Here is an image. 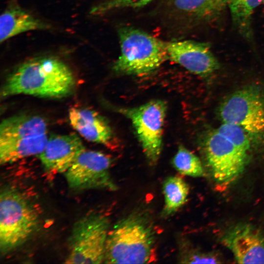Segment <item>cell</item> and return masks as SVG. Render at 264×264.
<instances>
[{
	"label": "cell",
	"instance_id": "8",
	"mask_svg": "<svg viewBox=\"0 0 264 264\" xmlns=\"http://www.w3.org/2000/svg\"><path fill=\"white\" fill-rule=\"evenodd\" d=\"M111 163L109 155L85 149L65 173L68 187L75 191L117 190L110 174Z\"/></svg>",
	"mask_w": 264,
	"mask_h": 264
},
{
	"label": "cell",
	"instance_id": "3",
	"mask_svg": "<svg viewBox=\"0 0 264 264\" xmlns=\"http://www.w3.org/2000/svg\"><path fill=\"white\" fill-rule=\"evenodd\" d=\"M39 215L30 199L11 186L0 193V252L4 255L15 250L35 232Z\"/></svg>",
	"mask_w": 264,
	"mask_h": 264
},
{
	"label": "cell",
	"instance_id": "19",
	"mask_svg": "<svg viewBox=\"0 0 264 264\" xmlns=\"http://www.w3.org/2000/svg\"><path fill=\"white\" fill-rule=\"evenodd\" d=\"M264 0H227L233 22L244 35H250V22L254 10Z\"/></svg>",
	"mask_w": 264,
	"mask_h": 264
},
{
	"label": "cell",
	"instance_id": "23",
	"mask_svg": "<svg viewBox=\"0 0 264 264\" xmlns=\"http://www.w3.org/2000/svg\"><path fill=\"white\" fill-rule=\"evenodd\" d=\"M186 263H218L217 259L204 254L193 253L186 255L182 259Z\"/></svg>",
	"mask_w": 264,
	"mask_h": 264
},
{
	"label": "cell",
	"instance_id": "25",
	"mask_svg": "<svg viewBox=\"0 0 264 264\" xmlns=\"http://www.w3.org/2000/svg\"></svg>",
	"mask_w": 264,
	"mask_h": 264
},
{
	"label": "cell",
	"instance_id": "13",
	"mask_svg": "<svg viewBox=\"0 0 264 264\" xmlns=\"http://www.w3.org/2000/svg\"><path fill=\"white\" fill-rule=\"evenodd\" d=\"M169 14L183 25L207 21L218 14L225 0H164Z\"/></svg>",
	"mask_w": 264,
	"mask_h": 264
},
{
	"label": "cell",
	"instance_id": "4",
	"mask_svg": "<svg viewBox=\"0 0 264 264\" xmlns=\"http://www.w3.org/2000/svg\"><path fill=\"white\" fill-rule=\"evenodd\" d=\"M120 53L113 65L120 74L144 75L158 68L167 59L166 42L129 26L118 30Z\"/></svg>",
	"mask_w": 264,
	"mask_h": 264
},
{
	"label": "cell",
	"instance_id": "2",
	"mask_svg": "<svg viewBox=\"0 0 264 264\" xmlns=\"http://www.w3.org/2000/svg\"><path fill=\"white\" fill-rule=\"evenodd\" d=\"M156 237L153 223L145 213H132L109 231L104 263H152L156 260Z\"/></svg>",
	"mask_w": 264,
	"mask_h": 264
},
{
	"label": "cell",
	"instance_id": "22",
	"mask_svg": "<svg viewBox=\"0 0 264 264\" xmlns=\"http://www.w3.org/2000/svg\"><path fill=\"white\" fill-rule=\"evenodd\" d=\"M153 0H108L94 6L90 14L100 15L110 11L126 8H137L143 7Z\"/></svg>",
	"mask_w": 264,
	"mask_h": 264
},
{
	"label": "cell",
	"instance_id": "21",
	"mask_svg": "<svg viewBox=\"0 0 264 264\" xmlns=\"http://www.w3.org/2000/svg\"><path fill=\"white\" fill-rule=\"evenodd\" d=\"M216 130L243 152L247 153L250 149L252 140L245 131L239 126L223 122Z\"/></svg>",
	"mask_w": 264,
	"mask_h": 264
},
{
	"label": "cell",
	"instance_id": "5",
	"mask_svg": "<svg viewBox=\"0 0 264 264\" xmlns=\"http://www.w3.org/2000/svg\"><path fill=\"white\" fill-rule=\"evenodd\" d=\"M109 221L105 216L90 213L76 221L67 241L66 264L104 263Z\"/></svg>",
	"mask_w": 264,
	"mask_h": 264
},
{
	"label": "cell",
	"instance_id": "14",
	"mask_svg": "<svg viewBox=\"0 0 264 264\" xmlns=\"http://www.w3.org/2000/svg\"><path fill=\"white\" fill-rule=\"evenodd\" d=\"M71 126L89 141L108 145L112 138L111 129L97 111L87 108H71L68 112Z\"/></svg>",
	"mask_w": 264,
	"mask_h": 264
},
{
	"label": "cell",
	"instance_id": "10",
	"mask_svg": "<svg viewBox=\"0 0 264 264\" xmlns=\"http://www.w3.org/2000/svg\"><path fill=\"white\" fill-rule=\"evenodd\" d=\"M168 59L202 77L219 68L218 60L207 43L193 40L166 42Z\"/></svg>",
	"mask_w": 264,
	"mask_h": 264
},
{
	"label": "cell",
	"instance_id": "9",
	"mask_svg": "<svg viewBox=\"0 0 264 264\" xmlns=\"http://www.w3.org/2000/svg\"><path fill=\"white\" fill-rule=\"evenodd\" d=\"M204 147L208 163L217 181L230 183L242 173L247 153L238 148L217 130L207 135Z\"/></svg>",
	"mask_w": 264,
	"mask_h": 264
},
{
	"label": "cell",
	"instance_id": "12",
	"mask_svg": "<svg viewBox=\"0 0 264 264\" xmlns=\"http://www.w3.org/2000/svg\"><path fill=\"white\" fill-rule=\"evenodd\" d=\"M85 149L81 139L75 133L54 135L48 137L39 158L47 171L65 173Z\"/></svg>",
	"mask_w": 264,
	"mask_h": 264
},
{
	"label": "cell",
	"instance_id": "1",
	"mask_svg": "<svg viewBox=\"0 0 264 264\" xmlns=\"http://www.w3.org/2000/svg\"><path fill=\"white\" fill-rule=\"evenodd\" d=\"M75 85L74 75L63 62L54 57L31 59L8 75L0 91L5 98L26 94L58 98L69 95Z\"/></svg>",
	"mask_w": 264,
	"mask_h": 264
},
{
	"label": "cell",
	"instance_id": "18",
	"mask_svg": "<svg viewBox=\"0 0 264 264\" xmlns=\"http://www.w3.org/2000/svg\"><path fill=\"white\" fill-rule=\"evenodd\" d=\"M163 193L164 197L163 214L172 215L187 201L189 192L187 183L180 177L171 176L164 181Z\"/></svg>",
	"mask_w": 264,
	"mask_h": 264
},
{
	"label": "cell",
	"instance_id": "17",
	"mask_svg": "<svg viewBox=\"0 0 264 264\" xmlns=\"http://www.w3.org/2000/svg\"><path fill=\"white\" fill-rule=\"evenodd\" d=\"M47 134L26 138L0 140L1 164L12 163L20 159L39 155L44 150Z\"/></svg>",
	"mask_w": 264,
	"mask_h": 264
},
{
	"label": "cell",
	"instance_id": "7",
	"mask_svg": "<svg viewBox=\"0 0 264 264\" xmlns=\"http://www.w3.org/2000/svg\"><path fill=\"white\" fill-rule=\"evenodd\" d=\"M167 108L164 101L153 100L136 107L116 108L131 121L144 153L152 165L157 162L162 151Z\"/></svg>",
	"mask_w": 264,
	"mask_h": 264
},
{
	"label": "cell",
	"instance_id": "15",
	"mask_svg": "<svg viewBox=\"0 0 264 264\" xmlns=\"http://www.w3.org/2000/svg\"><path fill=\"white\" fill-rule=\"evenodd\" d=\"M49 26L18 6H11L0 17V41L4 42L27 31L44 30Z\"/></svg>",
	"mask_w": 264,
	"mask_h": 264
},
{
	"label": "cell",
	"instance_id": "11",
	"mask_svg": "<svg viewBox=\"0 0 264 264\" xmlns=\"http://www.w3.org/2000/svg\"><path fill=\"white\" fill-rule=\"evenodd\" d=\"M223 242L240 264H264V236L247 224L235 226L223 237Z\"/></svg>",
	"mask_w": 264,
	"mask_h": 264
},
{
	"label": "cell",
	"instance_id": "20",
	"mask_svg": "<svg viewBox=\"0 0 264 264\" xmlns=\"http://www.w3.org/2000/svg\"><path fill=\"white\" fill-rule=\"evenodd\" d=\"M173 165L180 174L192 177H201L204 169L199 158L185 147L180 146L172 160Z\"/></svg>",
	"mask_w": 264,
	"mask_h": 264
},
{
	"label": "cell",
	"instance_id": "16",
	"mask_svg": "<svg viewBox=\"0 0 264 264\" xmlns=\"http://www.w3.org/2000/svg\"><path fill=\"white\" fill-rule=\"evenodd\" d=\"M47 123L37 115L20 114L3 119L0 125V140L22 138L47 134Z\"/></svg>",
	"mask_w": 264,
	"mask_h": 264
},
{
	"label": "cell",
	"instance_id": "6",
	"mask_svg": "<svg viewBox=\"0 0 264 264\" xmlns=\"http://www.w3.org/2000/svg\"><path fill=\"white\" fill-rule=\"evenodd\" d=\"M219 112L223 122L239 126L252 141L264 139V94L258 88L235 91L220 104Z\"/></svg>",
	"mask_w": 264,
	"mask_h": 264
},
{
	"label": "cell",
	"instance_id": "24",
	"mask_svg": "<svg viewBox=\"0 0 264 264\" xmlns=\"http://www.w3.org/2000/svg\"><path fill=\"white\" fill-rule=\"evenodd\" d=\"M227 1V0H225Z\"/></svg>",
	"mask_w": 264,
	"mask_h": 264
}]
</instances>
